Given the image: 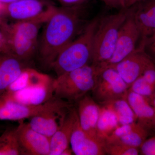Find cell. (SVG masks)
Here are the masks:
<instances>
[{
	"label": "cell",
	"instance_id": "cell-14",
	"mask_svg": "<svg viewBox=\"0 0 155 155\" xmlns=\"http://www.w3.org/2000/svg\"><path fill=\"white\" fill-rule=\"evenodd\" d=\"M150 135L146 129L136 122L119 125L106 139L105 142L124 144L140 148Z\"/></svg>",
	"mask_w": 155,
	"mask_h": 155
},
{
	"label": "cell",
	"instance_id": "cell-29",
	"mask_svg": "<svg viewBox=\"0 0 155 155\" xmlns=\"http://www.w3.org/2000/svg\"><path fill=\"white\" fill-rule=\"evenodd\" d=\"M141 75L149 83L155 87V64L146 69Z\"/></svg>",
	"mask_w": 155,
	"mask_h": 155
},
{
	"label": "cell",
	"instance_id": "cell-6",
	"mask_svg": "<svg viewBox=\"0 0 155 155\" xmlns=\"http://www.w3.org/2000/svg\"><path fill=\"white\" fill-rule=\"evenodd\" d=\"M51 0H18L1 4L0 17L14 22H32L43 24L51 18L57 8Z\"/></svg>",
	"mask_w": 155,
	"mask_h": 155
},
{
	"label": "cell",
	"instance_id": "cell-8",
	"mask_svg": "<svg viewBox=\"0 0 155 155\" xmlns=\"http://www.w3.org/2000/svg\"><path fill=\"white\" fill-rule=\"evenodd\" d=\"M128 88L114 68L106 67L99 70L91 97L101 105L113 100L126 97Z\"/></svg>",
	"mask_w": 155,
	"mask_h": 155
},
{
	"label": "cell",
	"instance_id": "cell-9",
	"mask_svg": "<svg viewBox=\"0 0 155 155\" xmlns=\"http://www.w3.org/2000/svg\"><path fill=\"white\" fill-rule=\"evenodd\" d=\"M127 11L128 15L119 30L113 56L106 64L99 67L100 69L112 67L119 63L138 47L137 44L140 38V33L132 15L128 9Z\"/></svg>",
	"mask_w": 155,
	"mask_h": 155
},
{
	"label": "cell",
	"instance_id": "cell-18",
	"mask_svg": "<svg viewBox=\"0 0 155 155\" xmlns=\"http://www.w3.org/2000/svg\"><path fill=\"white\" fill-rule=\"evenodd\" d=\"M1 96L26 105H39L54 97L53 82L47 85L22 89L13 92H4Z\"/></svg>",
	"mask_w": 155,
	"mask_h": 155
},
{
	"label": "cell",
	"instance_id": "cell-12",
	"mask_svg": "<svg viewBox=\"0 0 155 155\" xmlns=\"http://www.w3.org/2000/svg\"><path fill=\"white\" fill-rule=\"evenodd\" d=\"M127 9L140 33V41L155 31V0H143Z\"/></svg>",
	"mask_w": 155,
	"mask_h": 155
},
{
	"label": "cell",
	"instance_id": "cell-10",
	"mask_svg": "<svg viewBox=\"0 0 155 155\" xmlns=\"http://www.w3.org/2000/svg\"><path fill=\"white\" fill-rule=\"evenodd\" d=\"M155 63L141 47L138 46L133 53L110 67L118 72L128 87L146 69Z\"/></svg>",
	"mask_w": 155,
	"mask_h": 155
},
{
	"label": "cell",
	"instance_id": "cell-16",
	"mask_svg": "<svg viewBox=\"0 0 155 155\" xmlns=\"http://www.w3.org/2000/svg\"><path fill=\"white\" fill-rule=\"evenodd\" d=\"M76 103L78 123L81 127L89 135L98 137L97 133V125L101 106L92 97L87 94Z\"/></svg>",
	"mask_w": 155,
	"mask_h": 155
},
{
	"label": "cell",
	"instance_id": "cell-32",
	"mask_svg": "<svg viewBox=\"0 0 155 155\" xmlns=\"http://www.w3.org/2000/svg\"><path fill=\"white\" fill-rule=\"evenodd\" d=\"M106 6L110 8L122 9L123 0H101Z\"/></svg>",
	"mask_w": 155,
	"mask_h": 155
},
{
	"label": "cell",
	"instance_id": "cell-30",
	"mask_svg": "<svg viewBox=\"0 0 155 155\" xmlns=\"http://www.w3.org/2000/svg\"><path fill=\"white\" fill-rule=\"evenodd\" d=\"M62 6L74 7L83 6L87 2L88 0H58Z\"/></svg>",
	"mask_w": 155,
	"mask_h": 155
},
{
	"label": "cell",
	"instance_id": "cell-21",
	"mask_svg": "<svg viewBox=\"0 0 155 155\" xmlns=\"http://www.w3.org/2000/svg\"><path fill=\"white\" fill-rule=\"evenodd\" d=\"M53 80L48 75L28 67L22 71L4 92H13L31 87L47 85L52 83Z\"/></svg>",
	"mask_w": 155,
	"mask_h": 155
},
{
	"label": "cell",
	"instance_id": "cell-20",
	"mask_svg": "<svg viewBox=\"0 0 155 155\" xmlns=\"http://www.w3.org/2000/svg\"><path fill=\"white\" fill-rule=\"evenodd\" d=\"M26 63L11 55L0 53V96L28 67Z\"/></svg>",
	"mask_w": 155,
	"mask_h": 155
},
{
	"label": "cell",
	"instance_id": "cell-31",
	"mask_svg": "<svg viewBox=\"0 0 155 155\" xmlns=\"http://www.w3.org/2000/svg\"><path fill=\"white\" fill-rule=\"evenodd\" d=\"M0 53L11 54L6 39L0 28Z\"/></svg>",
	"mask_w": 155,
	"mask_h": 155
},
{
	"label": "cell",
	"instance_id": "cell-17",
	"mask_svg": "<svg viewBox=\"0 0 155 155\" xmlns=\"http://www.w3.org/2000/svg\"><path fill=\"white\" fill-rule=\"evenodd\" d=\"M127 100L136 117V122L145 129L150 135L155 134V110L147 98L127 91Z\"/></svg>",
	"mask_w": 155,
	"mask_h": 155
},
{
	"label": "cell",
	"instance_id": "cell-35",
	"mask_svg": "<svg viewBox=\"0 0 155 155\" xmlns=\"http://www.w3.org/2000/svg\"><path fill=\"white\" fill-rule=\"evenodd\" d=\"M17 1L18 0H0V4H8Z\"/></svg>",
	"mask_w": 155,
	"mask_h": 155
},
{
	"label": "cell",
	"instance_id": "cell-3",
	"mask_svg": "<svg viewBox=\"0 0 155 155\" xmlns=\"http://www.w3.org/2000/svg\"><path fill=\"white\" fill-rule=\"evenodd\" d=\"M42 25L32 22L9 23L0 17V28L11 54L25 63L30 60L38 49L39 31Z\"/></svg>",
	"mask_w": 155,
	"mask_h": 155
},
{
	"label": "cell",
	"instance_id": "cell-11",
	"mask_svg": "<svg viewBox=\"0 0 155 155\" xmlns=\"http://www.w3.org/2000/svg\"><path fill=\"white\" fill-rule=\"evenodd\" d=\"M20 155H49L51 138L20 121L17 127Z\"/></svg>",
	"mask_w": 155,
	"mask_h": 155
},
{
	"label": "cell",
	"instance_id": "cell-33",
	"mask_svg": "<svg viewBox=\"0 0 155 155\" xmlns=\"http://www.w3.org/2000/svg\"><path fill=\"white\" fill-rule=\"evenodd\" d=\"M143 0H123L122 9L128 8L134 4Z\"/></svg>",
	"mask_w": 155,
	"mask_h": 155
},
{
	"label": "cell",
	"instance_id": "cell-34",
	"mask_svg": "<svg viewBox=\"0 0 155 155\" xmlns=\"http://www.w3.org/2000/svg\"><path fill=\"white\" fill-rule=\"evenodd\" d=\"M74 154L73 151L71 147H69L63 150L61 155H72Z\"/></svg>",
	"mask_w": 155,
	"mask_h": 155
},
{
	"label": "cell",
	"instance_id": "cell-24",
	"mask_svg": "<svg viewBox=\"0 0 155 155\" xmlns=\"http://www.w3.org/2000/svg\"><path fill=\"white\" fill-rule=\"evenodd\" d=\"M17 127L6 129L0 135V155H20Z\"/></svg>",
	"mask_w": 155,
	"mask_h": 155
},
{
	"label": "cell",
	"instance_id": "cell-19",
	"mask_svg": "<svg viewBox=\"0 0 155 155\" xmlns=\"http://www.w3.org/2000/svg\"><path fill=\"white\" fill-rule=\"evenodd\" d=\"M78 122L77 110L74 107L61 127L51 137L49 155H61L64 150L69 147L71 136Z\"/></svg>",
	"mask_w": 155,
	"mask_h": 155
},
{
	"label": "cell",
	"instance_id": "cell-15",
	"mask_svg": "<svg viewBox=\"0 0 155 155\" xmlns=\"http://www.w3.org/2000/svg\"><path fill=\"white\" fill-rule=\"evenodd\" d=\"M51 99L39 105L29 106L0 96V120L21 121L29 119L45 110Z\"/></svg>",
	"mask_w": 155,
	"mask_h": 155
},
{
	"label": "cell",
	"instance_id": "cell-27",
	"mask_svg": "<svg viewBox=\"0 0 155 155\" xmlns=\"http://www.w3.org/2000/svg\"><path fill=\"white\" fill-rule=\"evenodd\" d=\"M139 46L141 47L154 61L155 59V31L148 37L140 41Z\"/></svg>",
	"mask_w": 155,
	"mask_h": 155
},
{
	"label": "cell",
	"instance_id": "cell-37",
	"mask_svg": "<svg viewBox=\"0 0 155 155\" xmlns=\"http://www.w3.org/2000/svg\"><path fill=\"white\" fill-rule=\"evenodd\" d=\"M154 136H155V135H154Z\"/></svg>",
	"mask_w": 155,
	"mask_h": 155
},
{
	"label": "cell",
	"instance_id": "cell-5",
	"mask_svg": "<svg viewBox=\"0 0 155 155\" xmlns=\"http://www.w3.org/2000/svg\"><path fill=\"white\" fill-rule=\"evenodd\" d=\"M128 15L127 9L116 14L100 17L94 38L91 64L102 67L112 58L119 30Z\"/></svg>",
	"mask_w": 155,
	"mask_h": 155
},
{
	"label": "cell",
	"instance_id": "cell-26",
	"mask_svg": "<svg viewBox=\"0 0 155 155\" xmlns=\"http://www.w3.org/2000/svg\"><path fill=\"white\" fill-rule=\"evenodd\" d=\"M107 154L110 155H137L140 154L138 148L117 143H106Z\"/></svg>",
	"mask_w": 155,
	"mask_h": 155
},
{
	"label": "cell",
	"instance_id": "cell-2",
	"mask_svg": "<svg viewBox=\"0 0 155 155\" xmlns=\"http://www.w3.org/2000/svg\"><path fill=\"white\" fill-rule=\"evenodd\" d=\"M100 17L91 19L60 53L51 66L57 76L91 64L94 38Z\"/></svg>",
	"mask_w": 155,
	"mask_h": 155
},
{
	"label": "cell",
	"instance_id": "cell-36",
	"mask_svg": "<svg viewBox=\"0 0 155 155\" xmlns=\"http://www.w3.org/2000/svg\"><path fill=\"white\" fill-rule=\"evenodd\" d=\"M150 101L155 110V92L153 96L150 99Z\"/></svg>",
	"mask_w": 155,
	"mask_h": 155
},
{
	"label": "cell",
	"instance_id": "cell-23",
	"mask_svg": "<svg viewBox=\"0 0 155 155\" xmlns=\"http://www.w3.org/2000/svg\"><path fill=\"white\" fill-rule=\"evenodd\" d=\"M101 106L109 108L115 113L120 125L136 122V117L127 102V97L113 100Z\"/></svg>",
	"mask_w": 155,
	"mask_h": 155
},
{
	"label": "cell",
	"instance_id": "cell-25",
	"mask_svg": "<svg viewBox=\"0 0 155 155\" xmlns=\"http://www.w3.org/2000/svg\"><path fill=\"white\" fill-rule=\"evenodd\" d=\"M128 90L150 100L155 93V87L149 83L141 75L131 84Z\"/></svg>",
	"mask_w": 155,
	"mask_h": 155
},
{
	"label": "cell",
	"instance_id": "cell-13",
	"mask_svg": "<svg viewBox=\"0 0 155 155\" xmlns=\"http://www.w3.org/2000/svg\"><path fill=\"white\" fill-rule=\"evenodd\" d=\"M70 145L74 155H107L105 141L86 133L78 122L71 136Z\"/></svg>",
	"mask_w": 155,
	"mask_h": 155
},
{
	"label": "cell",
	"instance_id": "cell-28",
	"mask_svg": "<svg viewBox=\"0 0 155 155\" xmlns=\"http://www.w3.org/2000/svg\"><path fill=\"white\" fill-rule=\"evenodd\" d=\"M139 149L140 154L155 155V137L147 139Z\"/></svg>",
	"mask_w": 155,
	"mask_h": 155
},
{
	"label": "cell",
	"instance_id": "cell-4",
	"mask_svg": "<svg viewBox=\"0 0 155 155\" xmlns=\"http://www.w3.org/2000/svg\"><path fill=\"white\" fill-rule=\"evenodd\" d=\"M98 72V68L91 64L57 76L53 80V97L77 102L91 91Z\"/></svg>",
	"mask_w": 155,
	"mask_h": 155
},
{
	"label": "cell",
	"instance_id": "cell-1",
	"mask_svg": "<svg viewBox=\"0 0 155 155\" xmlns=\"http://www.w3.org/2000/svg\"><path fill=\"white\" fill-rule=\"evenodd\" d=\"M83 6L57 7L45 23L39 45V58L44 67L51 68L60 53L79 35L85 26Z\"/></svg>",
	"mask_w": 155,
	"mask_h": 155
},
{
	"label": "cell",
	"instance_id": "cell-7",
	"mask_svg": "<svg viewBox=\"0 0 155 155\" xmlns=\"http://www.w3.org/2000/svg\"><path fill=\"white\" fill-rule=\"evenodd\" d=\"M73 103L53 97L49 105L29 119L28 123L38 132L51 138L63 124Z\"/></svg>",
	"mask_w": 155,
	"mask_h": 155
},
{
	"label": "cell",
	"instance_id": "cell-22",
	"mask_svg": "<svg viewBox=\"0 0 155 155\" xmlns=\"http://www.w3.org/2000/svg\"><path fill=\"white\" fill-rule=\"evenodd\" d=\"M101 106L97 133L99 138L105 141L106 139L120 125L116 114L112 110L105 106Z\"/></svg>",
	"mask_w": 155,
	"mask_h": 155
}]
</instances>
